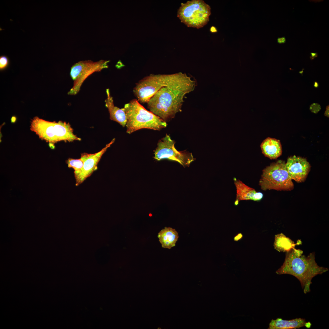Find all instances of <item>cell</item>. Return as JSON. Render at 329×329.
<instances>
[{
	"label": "cell",
	"mask_w": 329,
	"mask_h": 329,
	"mask_svg": "<svg viewBox=\"0 0 329 329\" xmlns=\"http://www.w3.org/2000/svg\"><path fill=\"white\" fill-rule=\"evenodd\" d=\"M48 145H49V147L51 149H55V146L54 145V143H52L49 142Z\"/></svg>",
	"instance_id": "obj_26"
},
{
	"label": "cell",
	"mask_w": 329,
	"mask_h": 329,
	"mask_svg": "<svg viewBox=\"0 0 329 329\" xmlns=\"http://www.w3.org/2000/svg\"><path fill=\"white\" fill-rule=\"evenodd\" d=\"M321 109V106L317 103H313L310 105V110L311 112L317 114Z\"/></svg>",
	"instance_id": "obj_20"
},
{
	"label": "cell",
	"mask_w": 329,
	"mask_h": 329,
	"mask_svg": "<svg viewBox=\"0 0 329 329\" xmlns=\"http://www.w3.org/2000/svg\"><path fill=\"white\" fill-rule=\"evenodd\" d=\"M329 105L327 106L326 108V110L325 111L324 115L325 116L329 118Z\"/></svg>",
	"instance_id": "obj_24"
},
{
	"label": "cell",
	"mask_w": 329,
	"mask_h": 329,
	"mask_svg": "<svg viewBox=\"0 0 329 329\" xmlns=\"http://www.w3.org/2000/svg\"><path fill=\"white\" fill-rule=\"evenodd\" d=\"M311 56H310V58L311 60H313L314 58L318 57V54L317 53H310Z\"/></svg>",
	"instance_id": "obj_23"
},
{
	"label": "cell",
	"mask_w": 329,
	"mask_h": 329,
	"mask_svg": "<svg viewBox=\"0 0 329 329\" xmlns=\"http://www.w3.org/2000/svg\"><path fill=\"white\" fill-rule=\"evenodd\" d=\"M175 142L167 134L160 140L154 150V159L160 161L167 159L176 161L184 167L189 166L195 160L191 153L185 151H179L175 147Z\"/></svg>",
	"instance_id": "obj_9"
},
{
	"label": "cell",
	"mask_w": 329,
	"mask_h": 329,
	"mask_svg": "<svg viewBox=\"0 0 329 329\" xmlns=\"http://www.w3.org/2000/svg\"><path fill=\"white\" fill-rule=\"evenodd\" d=\"M242 234L240 233L237 234L234 238V240L235 241H238L241 240L242 238Z\"/></svg>",
	"instance_id": "obj_21"
},
{
	"label": "cell",
	"mask_w": 329,
	"mask_h": 329,
	"mask_svg": "<svg viewBox=\"0 0 329 329\" xmlns=\"http://www.w3.org/2000/svg\"><path fill=\"white\" fill-rule=\"evenodd\" d=\"M187 91L164 87L157 91L147 103L150 111L164 121L170 120L181 108Z\"/></svg>",
	"instance_id": "obj_3"
},
{
	"label": "cell",
	"mask_w": 329,
	"mask_h": 329,
	"mask_svg": "<svg viewBox=\"0 0 329 329\" xmlns=\"http://www.w3.org/2000/svg\"><path fill=\"white\" fill-rule=\"evenodd\" d=\"M9 60L8 57L5 55H2L0 57V70H3L7 68L9 64Z\"/></svg>",
	"instance_id": "obj_19"
},
{
	"label": "cell",
	"mask_w": 329,
	"mask_h": 329,
	"mask_svg": "<svg viewBox=\"0 0 329 329\" xmlns=\"http://www.w3.org/2000/svg\"><path fill=\"white\" fill-rule=\"evenodd\" d=\"M109 60H101L94 62L91 60L81 61L71 67L70 74L73 81V85L68 94L75 95L80 91L85 80L93 73L108 68Z\"/></svg>",
	"instance_id": "obj_8"
},
{
	"label": "cell",
	"mask_w": 329,
	"mask_h": 329,
	"mask_svg": "<svg viewBox=\"0 0 329 329\" xmlns=\"http://www.w3.org/2000/svg\"><path fill=\"white\" fill-rule=\"evenodd\" d=\"M107 97L105 100V106L108 108L111 120L116 122L123 127L126 126L127 117L123 108H120L114 105L113 97L111 96L110 90L106 89Z\"/></svg>",
	"instance_id": "obj_13"
},
{
	"label": "cell",
	"mask_w": 329,
	"mask_h": 329,
	"mask_svg": "<svg viewBox=\"0 0 329 329\" xmlns=\"http://www.w3.org/2000/svg\"><path fill=\"white\" fill-rule=\"evenodd\" d=\"M17 118L16 116H13L11 119V122L12 123H14L16 121Z\"/></svg>",
	"instance_id": "obj_25"
},
{
	"label": "cell",
	"mask_w": 329,
	"mask_h": 329,
	"mask_svg": "<svg viewBox=\"0 0 329 329\" xmlns=\"http://www.w3.org/2000/svg\"><path fill=\"white\" fill-rule=\"evenodd\" d=\"M234 181L236 189L235 205H237L241 200H252L259 201L263 198V195L261 192H256L254 189L235 178H234Z\"/></svg>",
	"instance_id": "obj_12"
},
{
	"label": "cell",
	"mask_w": 329,
	"mask_h": 329,
	"mask_svg": "<svg viewBox=\"0 0 329 329\" xmlns=\"http://www.w3.org/2000/svg\"><path fill=\"white\" fill-rule=\"evenodd\" d=\"M286 41V39L285 37H278L277 39V42L279 44L285 43Z\"/></svg>",
	"instance_id": "obj_22"
},
{
	"label": "cell",
	"mask_w": 329,
	"mask_h": 329,
	"mask_svg": "<svg viewBox=\"0 0 329 329\" xmlns=\"http://www.w3.org/2000/svg\"><path fill=\"white\" fill-rule=\"evenodd\" d=\"M30 129L40 139L54 143L62 140L72 142L81 140L74 134L69 123L62 121L51 122L35 117L31 121Z\"/></svg>",
	"instance_id": "obj_5"
},
{
	"label": "cell",
	"mask_w": 329,
	"mask_h": 329,
	"mask_svg": "<svg viewBox=\"0 0 329 329\" xmlns=\"http://www.w3.org/2000/svg\"><path fill=\"white\" fill-rule=\"evenodd\" d=\"M260 147L264 155L271 159H276L282 154L280 141L275 138H267L262 143Z\"/></svg>",
	"instance_id": "obj_15"
},
{
	"label": "cell",
	"mask_w": 329,
	"mask_h": 329,
	"mask_svg": "<svg viewBox=\"0 0 329 329\" xmlns=\"http://www.w3.org/2000/svg\"><path fill=\"white\" fill-rule=\"evenodd\" d=\"M123 109L127 117L126 133L129 134L143 129L160 130L167 126L166 122L146 109L136 99L125 104Z\"/></svg>",
	"instance_id": "obj_4"
},
{
	"label": "cell",
	"mask_w": 329,
	"mask_h": 329,
	"mask_svg": "<svg viewBox=\"0 0 329 329\" xmlns=\"http://www.w3.org/2000/svg\"><path fill=\"white\" fill-rule=\"evenodd\" d=\"M115 140V139L113 138L104 147L97 153L94 154L83 153L81 154V158L83 161V165L80 171L74 173L76 186L82 183L97 170L98 164L102 156L108 148L114 142Z\"/></svg>",
	"instance_id": "obj_10"
},
{
	"label": "cell",
	"mask_w": 329,
	"mask_h": 329,
	"mask_svg": "<svg viewBox=\"0 0 329 329\" xmlns=\"http://www.w3.org/2000/svg\"><path fill=\"white\" fill-rule=\"evenodd\" d=\"M211 14L210 6L203 0H192L181 3L177 16L189 27L199 29L206 25Z\"/></svg>",
	"instance_id": "obj_7"
},
{
	"label": "cell",
	"mask_w": 329,
	"mask_h": 329,
	"mask_svg": "<svg viewBox=\"0 0 329 329\" xmlns=\"http://www.w3.org/2000/svg\"><path fill=\"white\" fill-rule=\"evenodd\" d=\"M313 86L315 88H318L319 86V84L318 82L315 81L314 83Z\"/></svg>",
	"instance_id": "obj_27"
},
{
	"label": "cell",
	"mask_w": 329,
	"mask_h": 329,
	"mask_svg": "<svg viewBox=\"0 0 329 329\" xmlns=\"http://www.w3.org/2000/svg\"><path fill=\"white\" fill-rule=\"evenodd\" d=\"M311 324L307 322L305 319L296 318L290 320H284L281 318L272 320L270 322L268 329H295L305 327H311Z\"/></svg>",
	"instance_id": "obj_14"
},
{
	"label": "cell",
	"mask_w": 329,
	"mask_h": 329,
	"mask_svg": "<svg viewBox=\"0 0 329 329\" xmlns=\"http://www.w3.org/2000/svg\"><path fill=\"white\" fill-rule=\"evenodd\" d=\"M196 86V81L185 73L179 72L170 74H151L137 83L133 92L139 102L147 103L162 88L168 87L189 93L194 90Z\"/></svg>",
	"instance_id": "obj_2"
},
{
	"label": "cell",
	"mask_w": 329,
	"mask_h": 329,
	"mask_svg": "<svg viewBox=\"0 0 329 329\" xmlns=\"http://www.w3.org/2000/svg\"><path fill=\"white\" fill-rule=\"evenodd\" d=\"M296 244L282 233L275 236L274 243V249L279 252H287L295 247Z\"/></svg>",
	"instance_id": "obj_17"
},
{
	"label": "cell",
	"mask_w": 329,
	"mask_h": 329,
	"mask_svg": "<svg viewBox=\"0 0 329 329\" xmlns=\"http://www.w3.org/2000/svg\"><path fill=\"white\" fill-rule=\"evenodd\" d=\"M292 180L285 161L279 160L264 169L259 185L263 190L291 191L294 188Z\"/></svg>",
	"instance_id": "obj_6"
},
{
	"label": "cell",
	"mask_w": 329,
	"mask_h": 329,
	"mask_svg": "<svg viewBox=\"0 0 329 329\" xmlns=\"http://www.w3.org/2000/svg\"><path fill=\"white\" fill-rule=\"evenodd\" d=\"M157 237L162 247L170 249L175 246L179 235L175 229L165 227L158 233Z\"/></svg>",
	"instance_id": "obj_16"
},
{
	"label": "cell",
	"mask_w": 329,
	"mask_h": 329,
	"mask_svg": "<svg viewBox=\"0 0 329 329\" xmlns=\"http://www.w3.org/2000/svg\"><path fill=\"white\" fill-rule=\"evenodd\" d=\"M303 253L302 251L295 247L286 252L283 264L276 272L279 275L289 274L295 277L300 281L304 293L306 294L310 291L313 278L326 272L328 269L318 265L314 252L307 256Z\"/></svg>",
	"instance_id": "obj_1"
},
{
	"label": "cell",
	"mask_w": 329,
	"mask_h": 329,
	"mask_svg": "<svg viewBox=\"0 0 329 329\" xmlns=\"http://www.w3.org/2000/svg\"><path fill=\"white\" fill-rule=\"evenodd\" d=\"M68 166L74 170V173H77L81 170L83 167V161L81 158L78 159L69 158L66 161Z\"/></svg>",
	"instance_id": "obj_18"
},
{
	"label": "cell",
	"mask_w": 329,
	"mask_h": 329,
	"mask_svg": "<svg viewBox=\"0 0 329 329\" xmlns=\"http://www.w3.org/2000/svg\"><path fill=\"white\" fill-rule=\"evenodd\" d=\"M285 166L291 179L298 183L305 181L311 168L306 158L295 155L288 158Z\"/></svg>",
	"instance_id": "obj_11"
}]
</instances>
